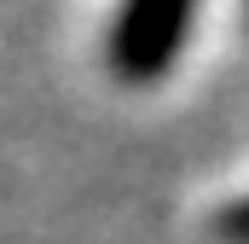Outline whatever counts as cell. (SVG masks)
<instances>
[{
  "label": "cell",
  "instance_id": "obj_1",
  "mask_svg": "<svg viewBox=\"0 0 249 244\" xmlns=\"http://www.w3.org/2000/svg\"><path fill=\"white\" fill-rule=\"evenodd\" d=\"M203 0H122L110 23V70L122 81H157L180 59Z\"/></svg>",
  "mask_w": 249,
  "mask_h": 244
},
{
  "label": "cell",
  "instance_id": "obj_2",
  "mask_svg": "<svg viewBox=\"0 0 249 244\" xmlns=\"http://www.w3.org/2000/svg\"><path fill=\"white\" fill-rule=\"evenodd\" d=\"M226 233H232V239H249V198H244V203H232V215H226Z\"/></svg>",
  "mask_w": 249,
  "mask_h": 244
}]
</instances>
